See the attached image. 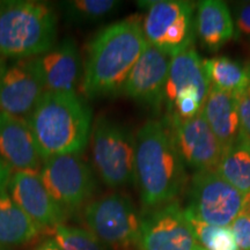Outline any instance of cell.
<instances>
[{"label":"cell","mask_w":250,"mask_h":250,"mask_svg":"<svg viewBox=\"0 0 250 250\" xmlns=\"http://www.w3.org/2000/svg\"><path fill=\"white\" fill-rule=\"evenodd\" d=\"M195 250H206V249H204V248H203V247L199 246V247H197V248H196Z\"/></svg>","instance_id":"obj_33"},{"label":"cell","mask_w":250,"mask_h":250,"mask_svg":"<svg viewBox=\"0 0 250 250\" xmlns=\"http://www.w3.org/2000/svg\"><path fill=\"white\" fill-rule=\"evenodd\" d=\"M12 174H13V171L9 169L4 162L0 160V193L7 191L8 183L9 180H11Z\"/></svg>","instance_id":"obj_29"},{"label":"cell","mask_w":250,"mask_h":250,"mask_svg":"<svg viewBox=\"0 0 250 250\" xmlns=\"http://www.w3.org/2000/svg\"><path fill=\"white\" fill-rule=\"evenodd\" d=\"M31 61L46 92H77L81 85L83 68L73 39H64Z\"/></svg>","instance_id":"obj_15"},{"label":"cell","mask_w":250,"mask_h":250,"mask_svg":"<svg viewBox=\"0 0 250 250\" xmlns=\"http://www.w3.org/2000/svg\"><path fill=\"white\" fill-rule=\"evenodd\" d=\"M39 173L46 191L66 213L85 208L96 190L92 168L81 154L46 158Z\"/></svg>","instance_id":"obj_8"},{"label":"cell","mask_w":250,"mask_h":250,"mask_svg":"<svg viewBox=\"0 0 250 250\" xmlns=\"http://www.w3.org/2000/svg\"><path fill=\"white\" fill-rule=\"evenodd\" d=\"M236 100L241 133L250 140V86L239 94Z\"/></svg>","instance_id":"obj_27"},{"label":"cell","mask_w":250,"mask_h":250,"mask_svg":"<svg viewBox=\"0 0 250 250\" xmlns=\"http://www.w3.org/2000/svg\"><path fill=\"white\" fill-rule=\"evenodd\" d=\"M143 31L148 44L174 57L192 46L193 5L183 0L146 1Z\"/></svg>","instance_id":"obj_7"},{"label":"cell","mask_w":250,"mask_h":250,"mask_svg":"<svg viewBox=\"0 0 250 250\" xmlns=\"http://www.w3.org/2000/svg\"><path fill=\"white\" fill-rule=\"evenodd\" d=\"M41 228L15 204L7 191L0 193V246L8 249L29 243Z\"/></svg>","instance_id":"obj_20"},{"label":"cell","mask_w":250,"mask_h":250,"mask_svg":"<svg viewBox=\"0 0 250 250\" xmlns=\"http://www.w3.org/2000/svg\"><path fill=\"white\" fill-rule=\"evenodd\" d=\"M215 171L243 196L250 193V140L241 133L225 149Z\"/></svg>","instance_id":"obj_21"},{"label":"cell","mask_w":250,"mask_h":250,"mask_svg":"<svg viewBox=\"0 0 250 250\" xmlns=\"http://www.w3.org/2000/svg\"><path fill=\"white\" fill-rule=\"evenodd\" d=\"M57 14L49 4L34 0L0 1V57L28 59L56 44Z\"/></svg>","instance_id":"obj_4"},{"label":"cell","mask_w":250,"mask_h":250,"mask_svg":"<svg viewBox=\"0 0 250 250\" xmlns=\"http://www.w3.org/2000/svg\"><path fill=\"white\" fill-rule=\"evenodd\" d=\"M0 250H8V249H6V248H4V247L0 246Z\"/></svg>","instance_id":"obj_34"},{"label":"cell","mask_w":250,"mask_h":250,"mask_svg":"<svg viewBox=\"0 0 250 250\" xmlns=\"http://www.w3.org/2000/svg\"><path fill=\"white\" fill-rule=\"evenodd\" d=\"M134 138V182L144 208L174 202L186 186L187 173L168 126L164 121H147Z\"/></svg>","instance_id":"obj_2"},{"label":"cell","mask_w":250,"mask_h":250,"mask_svg":"<svg viewBox=\"0 0 250 250\" xmlns=\"http://www.w3.org/2000/svg\"><path fill=\"white\" fill-rule=\"evenodd\" d=\"M45 92L31 58L13 61L0 74V111L27 120Z\"/></svg>","instance_id":"obj_12"},{"label":"cell","mask_w":250,"mask_h":250,"mask_svg":"<svg viewBox=\"0 0 250 250\" xmlns=\"http://www.w3.org/2000/svg\"><path fill=\"white\" fill-rule=\"evenodd\" d=\"M210 86L237 96L250 86V70L227 57L203 61Z\"/></svg>","instance_id":"obj_22"},{"label":"cell","mask_w":250,"mask_h":250,"mask_svg":"<svg viewBox=\"0 0 250 250\" xmlns=\"http://www.w3.org/2000/svg\"><path fill=\"white\" fill-rule=\"evenodd\" d=\"M210 83L206 77L203 59L193 46L171 57L169 73L165 88L166 105H169L182 93H196L206 100Z\"/></svg>","instance_id":"obj_17"},{"label":"cell","mask_w":250,"mask_h":250,"mask_svg":"<svg viewBox=\"0 0 250 250\" xmlns=\"http://www.w3.org/2000/svg\"><path fill=\"white\" fill-rule=\"evenodd\" d=\"M92 109L77 92H45L28 116L42 159L81 154L92 132Z\"/></svg>","instance_id":"obj_3"},{"label":"cell","mask_w":250,"mask_h":250,"mask_svg":"<svg viewBox=\"0 0 250 250\" xmlns=\"http://www.w3.org/2000/svg\"><path fill=\"white\" fill-rule=\"evenodd\" d=\"M202 114L220 144L223 152L235 143L241 134L237 100L233 94L210 86Z\"/></svg>","instance_id":"obj_18"},{"label":"cell","mask_w":250,"mask_h":250,"mask_svg":"<svg viewBox=\"0 0 250 250\" xmlns=\"http://www.w3.org/2000/svg\"><path fill=\"white\" fill-rule=\"evenodd\" d=\"M242 212L250 217V193L245 197V205H243Z\"/></svg>","instance_id":"obj_31"},{"label":"cell","mask_w":250,"mask_h":250,"mask_svg":"<svg viewBox=\"0 0 250 250\" xmlns=\"http://www.w3.org/2000/svg\"><path fill=\"white\" fill-rule=\"evenodd\" d=\"M195 33L202 44L211 51H217L226 44L235 34L228 6L219 0H205L199 2L196 14Z\"/></svg>","instance_id":"obj_19"},{"label":"cell","mask_w":250,"mask_h":250,"mask_svg":"<svg viewBox=\"0 0 250 250\" xmlns=\"http://www.w3.org/2000/svg\"><path fill=\"white\" fill-rule=\"evenodd\" d=\"M83 218L87 229L107 249L139 250L140 218L124 193H108L87 203Z\"/></svg>","instance_id":"obj_6"},{"label":"cell","mask_w":250,"mask_h":250,"mask_svg":"<svg viewBox=\"0 0 250 250\" xmlns=\"http://www.w3.org/2000/svg\"><path fill=\"white\" fill-rule=\"evenodd\" d=\"M6 66V62H5V59H2L0 57V74H1V72L4 71V68Z\"/></svg>","instance_id":"obj_32"},{"label":"cell","mask_w":250,"mask_h":250,"mask_svg":"<svg viewBox=\"0 0 250 250\" xmlns=\"http://www.w3.org/2000/svg\"><path fill=\"white\" fill-rule=\"evenodd\" d=\"M52 236L62 250H108L87 228L61 224L52 228Z\"/></svg>","instance_id":"obj_25"},{"label":"cell","mask_w":250,"mask_h":250,"mask_svg":"<svg viewBox=\"0 0 250 250\" xmlns=\"http://www.w3.org/2000/svg\"><path fill=\"white\" fill-rule=\"evenodd\" d=\"M170 61V56L148 45L134 64L121 93L140 104L159 110L165 101Z\"/></svg>","instance_id":"obj_13"},{"label":"cell","mask_w":250,"mask_h":250,"mask_svg":"<svg viewBox=\"0 0 250 250\" xmlns=\"http://www.w3.org/2000/svg\"><path fill=\"white\" fill-rule=\"evenodd\" d=\"M148 45L143 31V19L138 15L99 31L87 49L81 81L85 99H101L121 93L134 64Z\"/></svg>","instance_id":"obj_1"},{"label":"cell","mask_w":250,"mask_h":250,"mask_svg":"<svg viewBox=\"0 0 250 250\" xmlns=\"http://www.w3.org/2000/svg\"><path fill=\"white\" fill-rule=\"evenodd\" d=\"M121 6L116 0H67L58 2L65 21L71 24L95 23L111 15Z\"/></svg>","instance_id":"obj_23"},{"label":"cell","mask_w":250,"mask_h":250,"mask_svg":"<svg viewBox=\"0 0 250 250\" xmlns=\"http://www.w3.org/2000/svg\"><path fill=\"white\" fill-rule=\"evenodd\" d=\"M7 192L15 204L42 229H52L64 224L67 217L66 212L46 191L39 170L15 171L9 180Z\"/></svg>","instance_id":"obj_14"},{"label":"cell","mask_w":250,"mask_h":250,"mask_svg":"<svg viewBox=\"0 0 250 250\" xmlns=\"http://www.w3.org/2000/svg\"><path fill=\"white\" fill-rule=\"evenodd\" d=\"M184 164L196 171L215 170L223 148L201 112L187 121L165 118Z\"/></svg>","instance_id":"obj_11"},{"label":"cell","mask_w":250,"mask_h":250,"mask_svg":"<svg viewBox=\"0 0 250 250\" xmlns=\"http://www.w3.org/2000/svg\"><path fill=\"white\" fill-rule=\"evenodd\" d=\"M187 218L191 225L193 235L198 245L206 250H240L230 227H219L208 225L197 219Z\"/></svg>","instance_id":"obj_24"},{"label":"cell","mask_w":250,"mask_h":250,"mask_svg":"<svg viewBox=\"0 0 250 250\" xmlns=\"http://www.w3.org/2000/svg\"><path fill=\"white\" fill-rule=\"evenodd\" d=\"M245 205V196L215 170L195 171L190 181L189 203L184 210L202 223L229 227Z\"/></svg>","instance_id":"obj_9"},{"label":"cell","mask_w":250,"mask_h":250,"mask_svg":"<svg viewBox=\"0 0 250 250\" xmlns=\"http://www.w3.org/2000/svg\"><path fill=\"white\" fill-rule=\"evenodd\" d=\"M236 27L240 33L250 35V2L242 4L236 11Z\"/></svg>","instance_id":"obj_28"},{"label":"cell","mask_w":250,"mask_h":250,"mask_svg":"<svg viewBox=\"0 0 250 250\" xmlns=\"http://www.w3.org/2000/svg\"><path fill=\"white\" fill-rule=\"evenodd\" d=\"M0 160L13 173L40 170L43 159L27 120L0 111Z\"/></svg>","instance_id":"obj_16"},{"label":"cell","mask_w":250,"mask_h":250,"mask_svg":"<svg viewBox=\"0 0 250 250\" xmlns=\"http://www.w3.org/2000/svg\"><path fill=\"white\" fill-rule=\"evenodd\" d=\"M199 247L186 210L171 202L140 219L139 250H195Z\"/></svg>","instance_id":"obj_10"},{"label":"cell","mask_w":250,"mask_h":250,"mask_svg":"<svg viewBox=\"0 0 250 250\" xmlns=\"http://www.w3.org/2000/svg\"><path fill=\"white\" fill-rule=\"evenodd\" d=\"M240 250H250V217L241 212L230 225Z\"/></svg>","instance_id":"obj_26"},{"label":"cell","mask_w":250,"mask_h":250,"mask_svg":"<svg viewBox=\"0 0 250 250\" xmlns=\"http://www.w3.org/2000/svg\"><path fill=\"white\" fill-rule=\"evenodd\" d=\"M34 250H62L54 239H46L41 242Z\"/></svg>","instance_id":"obj_30"},{"label":"cell","mask_w":250,"mask_h":250,"mask_svg":"<svg viewBox=\"0 0 250 250\" xmlns=\"http://www.w3.org/2000/svg\"><path fill=\"white\" fill-rule=\"evenodd\" d=\"M89 139L94 168L105 186L120 188L134 182L136 138L126 126L100 116Z\"/></svg>","instance_id":"obj_5"}]
</instances>
